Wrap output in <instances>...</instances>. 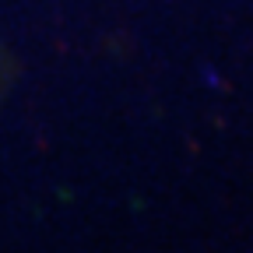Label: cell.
<instances>
[{
  "instance_id": "cell-1",
  "label": "cell",
  "mask_w": 253,
  "mask_h": 253,
  "mask_svg": "<svg viewBox=\"0 0 253 253\" xmlns=\"http://www.w3.org/2000/svg\"><path fill=\"white\" fill-rule=\"evenodd\" d=\"M7 81H11V67H7V39H4V25H0V109L7 99Z\"/></svg>"
}]
</instances>
